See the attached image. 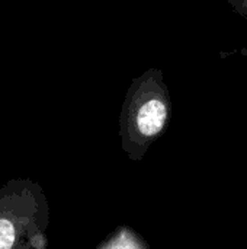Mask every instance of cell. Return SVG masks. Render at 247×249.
<instances>
[{"label": "cell", "instance_id": "obj_1", "mask_svg": "<svg viewBox=\"0 0 247 249\" xmlns=\"http://www.w3.org/2000/svg\"><path fill=\"white\" fill-rule=\"evenodd\" d=\"M172 115L170 92L160 69H147L134 77L127 89L119 134L125 152L138 159L166 130Z\"/></svg>", "mask_w": 247, "mask_h": 249}, {"label": "cell", "instance_id": "obj_2", "mask_svg": "<svg viewBox=\"0 0 247 249\" xmlns=\"http://www.w3.org/2000/svg\"><path fill=\"white\" fill-rule=\"evenodd\" d=\"M48 203L29 178H13L0 187V249H45Z\"/></svg>", "mask_w": 247, "mask_h": 249}, {"label": "cell", "instance_id": "obj_3", "mask_svg": "<svg viewBox=\"0 0 247 249\" xmlns=\"http://www.w3.org/2000/svg\"><path fill=\"white\" fill-rule=\"evenodd\" d=\"M227 3L237 15L247 19V0H227Z\"/></svg>", "mask_w": 247, "mask_h": 249}]
</instances>
